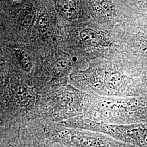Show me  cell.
I'll use <instances>...</instances> for the list:
<instances>
[{
	"instance_id": "9c48e42d",
	"label": "cell",
	"mask_w": 147,
	"mask_h": 147,
	"mask_svg": "<svg viewBox=\"0 0 147 147\" xmlns=\"http://www.w3.org/2000/svg\"><path fill=\"white\" fill-rule=\"evenodd\" d=\"M58 146H59V147H61V146H59V145H58Z\"/></svg>"
},
{
	"instance_id": "3957f363",
	"label": "cell",
	"mask_w": 147,
	"mask_h": 147,
	"mask_svg": "<svg viewBox=\"0 0 147 147\" xmlns=\"http://www.w3.org/2000/svg\"><path fill=\"white\" fill-rule=\"evenodd\" d=\"M55 8L58 13L69 20H74L78 18L76 6L71 1H57L55 2Z\"/></svg>"
},
{
	"instance_id": "5b68a950",
	"label": "cell",
	"mask_w": 147,
	"mask_h": 147,
	"mask_svg": "<svg viewBox=\"0 0 147 147\" xmlns=\"http://www.w3.org/2000/svg\"><path fill=\"white\" fill-rule=\"evenodd\" d=\"M35 11L31 8H27L21 11L19 17V22L21 26L28 29L35 20Z\"/></svg>"
},
{
	"instance_id": "277c9868",
	"label": "cell",
	"mask_w": 147,
	"mask_h": 147,
	"mask_svg": "<svg viewBox=\"0 0 147 147\" xmlns=\"http://www.w3.org/2000/svg\"><path fill=\"white\" fill-rule=\"evenodd\" d=\"M80 37L82 40L92 47H98L101 43V39L98 32L90 28H86L80 33Z\"/></svg>"
},
{
	"instance_id": "8992f818",
	"label": "cell",
	"mask_w": 147,
	"mask_h": 147,
	"mask_svg": "<svg viewBox=\"0 0 147 147\" xmlns=\"http://www.w3.org/2000/svg\"><path fill=\"white\" fill-rule=\"evenodd\" d=\"M14 53L21 68L26 72H30L31 70L32 64L28 55L24 50L20 49H15Z\"/></svg>"
},
{
	"instance_id": "7a4b0ae2",
	"label": "cell",
	"mask_w": 147,
	"mask_h": 147,
	"mask_svg": "<svg viewBox=\"0 0 147 147\" xmlns=\"http://www.w3.org/2000/svg\"><path fill=\"white\" fill-rule=\"evenodd\" d=\"M21 126L1 127L0 147H26L22 136Z\"/></svg>"
},
{
	"instance_id": "ba28073f",
	"label": "cell",
	"mask_w": 147,
	"mask_h": 147,
	"mask_svg": "<svg viewBox=\"0 0 147 147\" xmlns=\"http://www.w3.org/2000/svg\"><path fill=\"white\" fill-rule=\"evenodd\" d=\"M65 67V63L64 62H59L55 66V72L57 75H59L63 73V70Z\"/></svg>"
},
{
	"instance_id": "52a82bcc",
	"label": "cell",
	"mask_w": 147,
	"mask_h": 147,
	"mask_svg": "<svg viewBox=\"0 0 147 147\" xmlns=\"http://www.w3.org/2000/svg\"><path fill=\"white\" fill-rule=\"evenodd\" d=\"M122 78L118 73H112L107 75L104 81L106 87L110 90L117 89L120 86Z\"/></svg>"
},
{
	"instance_id": "6da1fadb",
	"label": "cell",
	"mask_w": 147,
	"mask_h": 147,
	"mask_svg": "<svg viewBox=\"0 0 147 147\" xmlns=\"http://www.w3.org/2000/svg\"><path fill=\"white\" fill-rule=\"evenodd\" d=\"M22 136L26 147H59L44 131L41 123L21 126Z\"/></svg>"
}]
</instances>
